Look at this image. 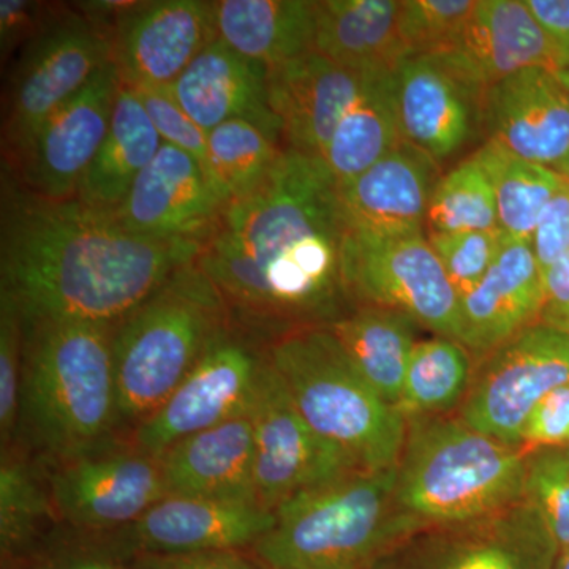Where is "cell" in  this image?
Instances as JSON below:
<instances>
[{
	"instance_id": "obj_1",
	"label": "cell",
	"mask_w": 569,
	"mask_h": 569,
	"mask_svg": "<svg viewBox=\"0 0 569 569\" xmlns=\"http://www.w3.org/2000/svg\"><path fill=\"white\" fill-rule=\"evenodd\" d=\"M346 233L323 160L284 149L254 192L224 206L197 263L230 323L268 346L355 309L342 274Z\"/></svg>"
},
{
	"instance_id": "obj_2",
	"label": "cell",
	"mask_w": 569,
	"mask_h": 569,
	"mask_svg": "<svg viewBox=\"0 0 569 569\" xmlns=\"http://www.w3.org/2000/svg\"><path fill=\"white\" fill-rule=\"evenodd\" d=\"M203 241L149 238L114 212L78 198L56 201L9 192L2 211V288L26 323L78 321L114 328L182 266Z\"/></svg>"
},
{
	"instance_id": "obj_3",
	"label": "cell",
	"mask_w": 569,
	"mask_h": 569,
	"mask_svg": "<svg viewBox=\"0 0 569 569\" xmlns=\"http://www.w3.org/2000/svg\"><path fill=\"white\" fill-rule=\"evenodd\" d=\"M22 323L18 437L22 433L47 463L77 458L114 441L119 410L112 329L78 321Z\"/></svg>"
},
{
	"instance_id": "obj_4",
	"label": "cell",
	"mask_w": 569,
	"mask_h": 569,
	"mask_svg": "<svg viewBox=\"0 0 569 569\" xmlns=\"http://www.w3.org/2000/svg\"><path fill=\"white\" fill-rule=\"evenodd\" d=\"M397 466L356 470L276 509L272 529L252 548L269 569H372L425 529L399 508Z\"/></svg>"
},
{
	"instance_id": "obj_5",
	"label": "cell",
	"mask_w": 569,
	"mask_h": 569,
	"mask_svg": "<svg viewBox=\"0 0 569 569\" xmlns=\"http://www.w3.org/2000/svg\"><path fill=\"white\" fill-rule=\"evenodd\" d=\"M527 451L455 415L407 419L396 500L422 527L485 518L523 500Z\"/></svg>"
},
{
	"instance_id": "obj_6",
	"label": "cell",
	"mask_w": 569,
	"mask_h": 569,
	"mask_svg": "<svg viewBox=\"0 0 569 569\" xmlns=\"http://www.w3.org/2000/svg\"><path fill=\"white\" fill-rule=\"evenodd\" d=\"M228 321L219 291L194 260L114 326L119 429L134 430L159 410Z\"/></svg>"
},
{
	"instance_id": "obj_7",
	"label": "cell",
	"mask_w": 569,
	"mask_h": 569,
	"mask_svg": "<svg viewBox=\"0 0 569 569\" xmlns=\"http://www.w3.org/2000/svg\"><path fill=\"white\" fill-rule=\"evenodd\" d=\"M268 356L313 430L365 470L396 467L407 419L355 369L328 328L299 329L268 343Z\"/></svg>"
},
{
	"instance_id": "obj_8",
	"label": "cell",
	"mask_w": 569,
	"mask_h": 569,
	"mask_svg": "<svg viewBox=\"0 0 569 569\" xmlns=\"http://www.w3.org/2000/svg\"><path fill=\"white\" fill-rule=\"evenodd\" d=\"M112 62V28L88 14H56L26 43L13 71L3 140L18 163L43 122Z\"/></svg>"
},
{
	"instance_id": "obj_9",
	"label": "cell",
	"mask_w": 569,
	"mask_h": 569,
	"mask_svg": "<svg viewBox=\"0 0 569 569\" xmlns=\"http://www.w3.org/2000/svg\"><path fill=\"white\" fill-rule=\"evenodd\" d=\"M342 274L355 307L397 310L433 336L459 340V296L427 236L346 233Z\"/></svg>"
},
{
	"instance_id": "obj_10",
	"label": "cell",
	"mask_w": 569,
	"mask_h": 569,
	"mask_svg": "<svg viewBox=\"0 0 569 569\" xmlns=\"http://www.w3.org/2000/svg\"><path fill=\"white\" fill-rule=\"evenodd\" d=\"M266 347L228 321L173 395L133 430L134 447L159 458L183 438L249 413Z\"/></svg>"
},
{
	"instance_id": "obj_11",
	"label": "cell",
	"mask_w": 569,
	"mask_h": 569,
	"mask_svg": "<svg viewBox=\"0 0 569 569\" xmlns=\"http://www.w3.org/2000/svg\"><path fill=\"white\" fill-rule=\"evenodd\" d=\"M569 385V335L537 323L482 356L458 417L478 432L522 447L533 408Z\"/></svg>"
},
{
	"instance_id": "obj_12",
	"label": "cell",
	"mask_w": 569,
	"mask_h": 569,
	"mask_svg": "<svg viewBox=\"0 0 569 569\" xmlns=\"http://www.w3.org/2000/svg\"><path fill=\"white\" fill-rule=\"evenodd\" d=\"M249 417L258 503L269 511L307 490L365 470L306 421L272 366L268 347Z\"/></svg>"
},
{
	"instance_id": "obj_13",
	"label": "cell",
	"mask_w": 569,
	"mask_h": 569,
	"mask_svg": "<svg viewBox=\"0 0 569 569\" xmlns=\"http://www.w3.org/2000/svg\"><path fill=\"white\" fill-rule=\"evenodd\" d=\"M559 553L545 519L523 498L485 518L426 527L372 569H553Z\"/></svg>"
},
{
	"instance_id": "obj_14",
	"label": "cell",
	"mask_w": 569,
	"mask_h": 569,
	"mask_svg": "<svg viewBox=\"0 0 569 569\" xmlns=\"http://www.w3.org/2000/svg\"><path fill=\"white\" fill-rule=\"evenodd\" d=\"M47 478L56 515L81 533L127 529L168 496L159 458L116 440L48 463Z\"/></svg>"
},
{
	"instance_id": "obj_15",
	"label": "cell",
	"mask_w": 569,
	"mask_h": 569,
	"mask_svg": "<svg viewBox=\"0 0 569 569\" xmlns=\"http://www.w3.org/2000/svg\"><path fill=\"white\" fill-rule=\"evenodd\" d=\"M121 84L114 62L108 63L43 122L17 163L26 192L56 201L77 198L110 129Z\"/></svg>"
},
{
	"instance_id": "obj_16",
	"label": "cell",
	"mask_w": 569,
	"mask_h": 569,
	"mask_svg": "<svg viewBox=\"0 0 569 569\" xmlns=\"http://www.w3.org/2000/svg\"><path fill=\"white\" fill-rule=\"evenodd\" d=\"M216 39L212 2H134L112 28V62L130 88H170Z\"/></svg>"
},
{
	"instance_id": "obj_17",
	"label": "cell",
	"mask_w": 569,
	"mask_h": 569,
	"mask_svg": "<svg viewBox=\"0 0 569 569\" xmlns=\"http://www.w3.org/2000/svg\"><path fill=\"white\" fill-rule=\"evenodd\" d=\"M276 522L260 503L167 496L112 541L127 553H194L253 548Z\"/></svg>"
},
{
	"instance_id": "obj_18",
	"label": "cell",
	"mask_w": 569,
	"mask_h": 569,
	"mask_svg": "<svg viewBox=\"0 0 569 569\" xmlns=\"http://www.w3.org/2000/svg\"><path fill=\"white\" fill-rule=\"evenodd\" d=\"M481 129L520 159L568 170L569 92L553 71L535 67L490 86Z\"/></svg>"
},
{
	"instance_id": "obj_19",
	"label": "cell",
	"mask_w": 569,
	"mask_h": 569,
	"mask_svg": "<svg viewBox=\"0 0 569 569\" xmlns=\"http://www.w3.org/2000/svg\"><path fill=\"white\" fill-rule=\"evenodd\" d=\"M224 206L201 163L163 142L114 216L134 234L204 241Z\"/></svg>"
},
{
	"instance_id": "obj_20",
	"label": "cell",
	"mask_w": 569,
	"mask_h": 569,
	"mask_svg": "<svg viewBox=\"0 0 569 569\" xmlns=\"http://www.w3.org/2000/svg\"><path fill=\"white\" fill-rule=\"evenodd\" d=\"M402 141L440 163L481 132L486 93L433 56L407 59L395 73Z\"/></svg>"
},
{
	"instance_id": "obj_21",
	"label": "cell",
	"mask_w": 569,
	"mask_h": 569,
	"mask_svg": "<svg viewBox=\"0 0 569 569\" xmlns=\"http://www.w3.org/2000/svg\"><path fill=\"white\" fill-rule=\"evenodd\" d=\"M440 179V167L432 157L400 142L365 173L337 186L348 233L427 236V208Z\"/></svg>"
},
{
	"instance_id": "obj_22",
	"label": "cell",
	"mask_w": 569,
	"mask_h": 569,
	"mask_svg": "<svg viewBox=\"0 0 569 569\" xmlns=\"http://www.w3.org/2000/svg\"><path fill=\"white\" fill-rule=\"evenodd\" d=\"M432 56L482 93L522 70L560 71L556 51L526 0H478L455 43Z\"/></svg>"
},
{
	"instance_id": "obj_23",
	"label": "cell",
	"mask_w": 569,
	"mask_h": 569,
	"mask_svg": "<svg viewBox=\"0 0 569 569\" xmlns=\"http://www.w3.org/2000/svg\"><path fill=\"white\" fill-rule=\"evenodd\" d=\"M362 78L365 73L343 69L317 51L271 67L268 100L282 127L284 148L323 160Z\"/></svg>"
},
{
	"instance_id": "obj_24",
	"label": "cell",
	"mask_w": 569,
	"mask_h": 569,
	"mask_svg": "<svg viewBox=\"0 0 569 569\" xmlns=\"http://www.w3.org/2000/svg\"><path fill=\"white\" fill-rule=\"evenodd\" d=\"M542 272L530 242L508 238L481 282L460 298L459 342L477 359L539 323Z\"/></svg>"
},
{
	"instance_id": "obj_25",
	"label": "cell",
	"mask_w": 569,
	"mask_h": 569,
	"mask_svg": "<svg viewBox=\"0 0 569 569\" xmlns=\"http://www.w3.org/2000/svg\"><path fill=\"white\" fill-rule=\"evenodd\" d=\"M268 70L216 39L170 89L182 110L206 133L231 119H244L283 144L282 127L269 107Z\"/></svg>"
},
{
	"instance_id": "obj_26",
	"label": "cell",
	"mask_w": 569,
	"mask_h": 569,
	"mask_svg": "<svg viewBox=\"0 0 569 569\" xmlns=\"http://www.w3.org/2000/svg\"><path fill=\"white\" fill-rule=\"evenodd\" d=\"M159 462L168 496L258 503L249 413L183 438Z\"/></svg>"
},
{
	"instance_id": "obj_27",
	"label": "cell",
	"mask_w": 569,
	"mask_h": 569,
	"mask_svg": "<svg viewBox=\"0 0 569 569\" xmlns=\"http://www.w3.org/2000/svg\"><path fill=\"white\" fill-rule=\"evenodd\" d=\"M402 0L316 2L313 51L356 73H395L408 59L400 37Z\"/></svg>"
},
{
	"instance_id": "obj_28",
	"label": "cell",
	"mask_w": 569,
	"mask_h": 569,
	"mask_svg": "<svg viewBox=\"0 0 569 569\" xmlns=\"http://www.w3.org/2000/svg\"><path fill=\"white\" fill-rule=\"evenodd\" d=\"M212 11L217 39L268 69L313 51L316 2L222 0L212 2Z\"/></svg>"
},
{
	"instance_id": "obj_29",
	"label": "cell",
	"mask_w": 569,
	"mask_h": 569,
	"mask_svg": "<svg viewBox=\"0 0 569 569\" xmlns=\"http://www.w3.org/2000/svg\"><path fill=\"white\" fill-rule=\"evenodd\" d=\"M162 144V137L137 93L122 82L116 97L110 129L82 178L78 200L92 208L114 212Z\"/></svg>"
},
{
	"instance_id": "obj_30",
	"label": "cell",
	"mask_w": 569,
	"mask_h": 569,
	"mask_svg": "<svg viewBox=\"0 0 569 569\" xmlns=\"http://www.w3.org/2000/svg\"><path fill=\"white\" fill-rule=\"evenodd\" d=\"M417 321L383 307L358 306L329 325L355 369L388 403L397 407L408 361L417 346Z\"/></svg>"
},
{
	"instance_id": "obj_31",
	"label": "cell",
	"mask_w": 569,
	"mask_h": 569,
	"mask_svg": "<svg viewBox=\"0 0 569 569\" xmlns=\"http://www.w3.org/2000/svg\"><path fill=\"white\" fill-rule=\"evenodd\" d=\"M395 73H365L361 91L337 126L323 157L337 186L365 173L402 142Z\"/></svg>"
},
{
	"instance_id": "obj_32",
	"label": "cell",
	"mask_w": 569,
	"mask_h": 569,
	"mask_svg": "<svg viewBox=\"0 0 569 569\" xmlns=\"http://www.w3.org/2000/svg\"><path fill=\"white\" fill-rule=\"evenodd\" d=\"M473 156L492 183L498 227L509 238L530 242L542 209L560 189L565 176L520 159L496 141L486 140Z\"/></svg>"
},
{
	"instance_id": "obj_33",
	"label": "cell",
	"mask_w": 569,
	"mask_h": 569,
	"mask_svg": "<svg viewBox=\"0 0 569 569\" xmlns=\"http://www.w3.org/2000/svg\"><path fill=\"white\" fill-rule=\"evenodd\" d=\"M473 372V355L459 340L441 336L418 340L408 361L397 410L406 419L458 410Z\"/></svg>"
},
{
	"instance_id": "obj_34",
	"label": "cell",
	"mask_w": 569,
	"mask_h": 569,
	"mask_svg": "<svg viewBox=\"0 0 569 569\" xmlns=\"http://www.w3.org/2000/svg\"><path fill=\"white\" fill-rule=\"evenodd\" d=\"M284 149L261 127L231 119L208 132L206 173L220 200L233 203L264 182Z\"/></svg>"
},
{
	"instance_id": "obj_35",
	"label": "cell",
	"mask_w": 569,
	"mask_h": 569,
	"mask_svg": "<svg viewBox=\"0 0 569 569\" xmlns=\"http://www.w3.org/2000/svg\"><path fill=\"white\" fill-rule=\"evenodd\" d=\"M58 518L47 471L20 451V443L2 449L0 466V548L3 557L32 550L51 519Z\"/></svg>"
},
{
	"instance_id": "obj_36",
	"label": "cell",
	"mask_w": 569,
	"mask_h": 569,
	"mask_svg": "<svg viewBox=\"0 0 569 569\" xmlns=\"http://www.w3.org/2000/svg\"><path fill=\"white\" fill-rule=\"evenodd\" d=\"M496 193L473 157L441 176L426 216L427 234L497 230Z\"/></svg>"
},
{
	"instance_id": "obj_37",
	"label": "cell",
	"mask_w": 569,
	"mask_h": 569,
	"mask_svg": "<svg viewBox=\"0 0 569 569\" xmlns=\"http://www.w3.org/2000/svg\"><path fill=\"white\" fill-rule=\"evenodd\" d=\"M477 3L478 0H402L399 28L408 59L448 50Z\"/></svg>"
},
{
	"instance_id": "obj_38",
	"label": "cell",
	"mask_w": 569,
	"mask_h": 569,
	"mask_svg": "<svg viewBox=\"0 0 569 569\" xmlns=\"http://www.w3.org/2000/svg\"><path fill=\"white\" fill-rule=\"evenodd\" d=\"M523 498L538 509L560 550L569 549V447L527 451Z\"/></svg>"
},
{
	"instance_id": "obj_39",
	"label": "cell",
	"mask_w": 569,
	"mask_h": 569,
	"mask_svg": "<svg viewBox=\"0 0 569 569\" xmlns=\"http://www.w3.org/2000/svg\"><path fill=\"white\" fill-rule=\"evenodd\" d=\"M22 369H24V323L17 302L0 291V437L2 449L18 443Z\"/></svg>"
},
{
	"instance_id": "obj_40",
	"label": "cell",
	"mask_w": 569,
	"mask_h": 569,
	"mask_svg": "<svg viewBox=\"0 0 569 569\" xmlns=\"http://www.w3.org/2000/svg\"><path fill=\"white\" fill-rule=\"evenodd\" d=\"M509 236L501 228L455 234H427L459 299L488 274Z\"/></svg>"
},
{
	"instance_id": "obj_41",
	"label": "cell",
	"mask_w": 569,
	"mask_h": 569,
	"mask_svg": "<svg viewBox=\"0 0 569 569\" xmlns=\"http://www.w3.org/2000/svg\"><path fill=\"white\" fill-rule=\"evenodd\" d=\"M163 142L194 157L206 171L208 133L189 118L170 88H132ZM208 174V173H206Z\"/></svg>"
},
{
	"instance_id": "obj_42",
	"label": "cell",
	"mask_w": 569,
	"mask_h": 569,
	"mask_svg": "<svg viewBox=\"0 0 569 569\" xmlns=\"http://www.w3.org/2000/svg\"><path fill=\"white\" fill-rule=\"evenodd\" d=\"M531 249L541 272L569 252V179L550 198L531 236Z\"/></svg>"
},
{
	"instance_id": "obj_43",
	"label": "cell",
	"mask_w": 569,
	"mask_h": 569,
	"mask_svg": "<svg viewBox=\"0 0 569 569\" xmlns=\"http://www.w3.org/2000/svg\"><path fill=\"white\" fill-rule=\"evenodd\" d=\"M569 447V385L549 392L531 411L522 433V448Z\"/></svg>"
},
{
	"instance_id": "obj_44",
	"label": "cell",
	"mask_w": 569,
	"mask_h": 569,
	"mask_svg": "<svg viewBox=\"0 0 569 569\" xmlns=\"http://www.w3.org/2000/svg\"><path fill=\"white\" fill-rule=\"evenodd\" d=\"M110 541H80L54 548L37 561L33 569H130L127 553Z\"/></svg>"
},
{
	"instance_id": "obj_45",
	"label": "cell",
	"mask_w": 569,
	"mask_h": 569,
	"mask_svg": "<svg viewBox=\"0 0 569 569\" xmlns=\"http://www.w3.org/2000/svg\"><path fill=\"white\" fill-rule=\"evenodd\" d=\"M56 14H47L41 3L26 0H2L0 2V41L2 54L13 50L21 41H31L39 36Z\"/></svg>"
},
{
	"instance_id": "obj_46",
	"label": "cell",
	"mask_w": 569,
	"mask_h": 569,
	"mask_svg": "<svg viewBox=\"0 0 569 569\" xmlns=\"http://www.w3.org/2000/svg\"><path fill=\"white\" fill-rule=\"evenodd\" d=\"M130 569H257L238 550L194 553H140Z\"/></svg>"
},
{
	"instance_id": "obj_47",
	"label": "cell",
	"mask_w": 569,
	"mask_h": 569,
	"mask_svg": "<svg viewBox=\"0 0 569 569\" xmlns=\"http://www.w3.org/2000/svg\"><path fill=\"white\" fill-rule=\"evenodd\" d=\"M542 291L539 323L569 335V252L542 271Z\"/></svg>"
},
{
	"instance_id": "obj_48",
	"label": "cell",
	"mask_w": 569,
	"mask_h": 569,
	"mask_svg": "<svg viewBox=\"0 0 569 569\" xmlns=\"http://www.w3.org/2000/svg\"><path fill=\"white\" fill-rule=\"evenodd\" d=\"M539 28L559 59L560 70L569 66V0H526Z\"/></svg>"
},
{
	"instance_id": "obj_49",
	"label": "cell",
	"mask_w": 569,
	"mask_h": 569,
	"mask_svg": "<svg viewBox=\"0 0 569 569\" xmlns=\"http://www.w3.org/2000/svg\"><path fill=\"white\" fill-rule=\"evenodd\" d=\"M553 569H569V549L560 550Z\"/></svg>"
},
{
	"instance_id": "obj_50",
	"label": "cell",
	"mask_w": 569,
	"mask_h": 569,
	"mask_svg": "<svg viewBox=\"0 0 569 569\" xmlns=\"http://www.w3.org/2000/svg\"><path fill=\"white\" fill-rule=\"evenodd\" d=\"M557 77H559L561 84H563L565 88H567L568 92H569V66L567 67V69L557 71Z\"/></svg>"
},
{
	"instance_id": "obj_51",
	"label": "cell",
	"mask_w": 569,
	"mask_h": 569,
	"mask_svg": "<svg viewBox=\"0 0 569 569\" xmlns=\"http://www.w3.org/2000/svg\"><path fill=\"white\" fill-rule=\"evenodd\" d=\"M563 176H567V178L569 179V167H568V170L565 171V174Z\"/></svg>"
}]
</instances>
